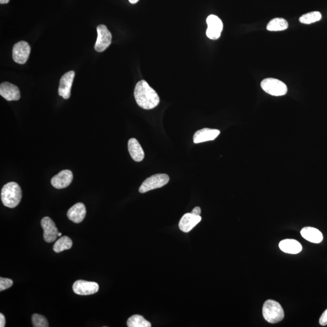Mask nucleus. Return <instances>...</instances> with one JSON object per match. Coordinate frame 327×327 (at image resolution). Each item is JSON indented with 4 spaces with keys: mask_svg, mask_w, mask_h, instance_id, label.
I'll return each mask as SVG.
<instances>
[{
    "mask_svg": "<svg viewBox=\"0 0 327 327\" xmlns=\"http://www.w3.org/2000/svg\"><path fill=\"white\" fill-rule=\"evenodd\" d=\"M134 96L139 107L146 110L156 108L160 101L158 93L145 80H141L136 84Z\"/></svg>",
    "mask_w": 327,
    "mask_h": 327,
    "instance_id": "obj_1",
    "label": "nucleus"
},
{
    "mask_svg": "<svg viewBox=\"0 0 327 327\" xmlns=\"http://www.w3.org/2000/svg\"><path fill=\"white\" fill-rule=\"evenodd\" d=\"M22 197L21 187L16 182H9L2 187L1 199L5 206L11 209L16 207L21 201Z\"/></svg>",
    "mask_w": 327,
    "mask_h": 327,
    "instance_id": "obj_2",
    "label": "nucleus"
},
{
    "mask_svg": "<svg viewBox=\"0 0 327 327\" xmlns=\"http://www.w3.org/2000/svg\"><path fill=\"white\" fill-rule=\"evenodd\" d=\"M262 314L265 320L271 324L280 323L284 318V311L281 304L270 300L263 304Z\"/></svg>",
    "mask_w": 327,
    "mask_h": 327,
    "instance_id": "obj_3",
    "label": "nucleus"
},
{
    "mask_svg": "<svg viewBox=\"0 0 327 327\" xmlns=\"http://www.w3.org/2000/svg\"><path fill=\"white\" fill-rule=\"evenodd\" d=\"M261 86L263 91L272 96H283L287 93L285 84L275 78H266L261 82Z\"/></svg>",
    "mask_w": 327,
    "mask_h": 327,
    "instance_id": "obj_4",
    "label": "nucleus"
},
{
    "mask_svg": "<svg viewBox=\"0 0 327 327\" xmlns=\"http://www.w3.org/2000/svg\"><path fill=\"white\" fill-rule=\"evenodd\" d=\"M170 178L166 174H156L147 178L139 187V192L144 194L152 190L161 188L168 183Z\"/></svg>",
    "mask_w": 327,
    "mask_h": 327,
    "instance_id": "obj_5",
    "label": "nucleus"
},
{
    "mask_svg": "<svg viewBox=\"0 0 327 327\" xmlns=\"http://www.w3.org/2000/svg\"><path fill=\"white\" fill-rule=\"evenodd\" d=\"M30 50L31 48L26 42L21 41L16 43L12 50V57L14 62L20 65L25 64L29 58Z\"/></svg>",
    "mask_w": 327,
    "mask_h": 327,
    "instance_id": "obj_6",
    "label": "nucleus"
},
{
    "mask_svg": "<svg viewBox=\"0 0 327 327\" xmlns=\"http://www.w3.org/2000/svg\"><path fill=\"white\" fill-rule=\"evenodd\" d=\"M98 37L95 44V49L98 52H102L108 49L111 42V34L105 25L97 27Z\"/></svg>",
    "mask_w": 327,
    "mask_h": 327,
    "instance_id": "obj_7",
    "label": "nucleus"
},
{
    "mask_svg": "<svg viewBox=\"0 0 327 327\" xmlns=\"http://www.w3.org/2000/svg\"><path fill=\"white\" fill-rule=\"evenodd\" d=\"M207 29L206 35L209 39L217 40L219 39L223 29V23L221 20L217 15H210L207 17Z\"/></svg>",
    "mask_w": 327,
    "mask_h": 327,
    "instance_id": "obj_8",
    "label": "nucleus"
},
{
    "mask_svg": "<svg viewBox=\"0 0 327 327\" xmlns=\"http://www.w3.org/2000/svg\"><path fill=\"white\" fill-rule=\"evenodd\" d=\"M99 290L98 283L83 280L75 281L73 285V290L78 295L87 296L97 293Z\"/></svg>",
    "mask_w": 327,
    "mask_h": 327,
    "instance_id": "obj_9",
    "label": "nucleus"
},
{
    "mask_svg": "<svg viewBox=\"0 0 327 327\" xmlns=\"http://www.w3.org/2000/svg\"><path fill=\"white\" fill-rule=\"evenodd\" d=\"M41 225L44 230L43 237H44L45 241L48 243L55 241L58 237L59 232H58L54 222L49 217H46L43 218Z\"/></svg>",
    "mask_w": 327,
    "mask_h": 327,
    "instance_id": "obj_10",
    "label": "nucleus"
},
{
    "mask_svg": "<svg viewBox=\"0 0 327 327\" xmlns=\"http://www.w3.org/2000/svg\"><path fill=\"white\" fill-rule=\"evenodd\" d=\"M75 75L74 71H70V72L65 73L61 78L59 88H58V93L65 100H67L70 97L71 88H72Z\"/></svg>",
    "mask_w": 327,
    "mask_h": 327,
    "instance_id": "obj_11",
    "label": "nucleus"
},
{
    "mask_svg": "<svg viewBox=\"0 0 327 327\" xmlns=\"http://www.w3.org/2000/svg\"><path fill=\"white\" fill-rule=\"evenodd\" d=\"M73 177L72 171L69 170H64L52 177L51 184L56 189H65L72 183Z\"/></svg>",
    "mask_w": 327,
    "mask_h": 327,
    "instance_id": "obj_12",
    "label": "nucleus"
},
{
    "mask_svg": "<svg viewBox=\"0 0 327 327\" xmlns=\"http://www.w3.org/2000/svg\"><path fill=\"white\" fill-rule=\"evenodd\" d=\"M0 95L7 101L19 100L21 95L17 86L8 82H4L0 85Z\"/></svg>",
    "mask_w": 327,
    "mask_h": 327,
    "instance_id": "obj_13",
    "label": "nucleus"
},
{
    "mask_svg": "<svg viewBox=\"0 0 327 327\" xmlns=\"http://www.w3.org/2000/svg\"><path fill=\"white\" fill-rule=\"evenodd\" d=\"M202 218L192 214V213L185 214L180 220L179 227L182 232L188 233L191 232L198 223L201 221Z\"/></svg>",
    "mask_w": 327,
    "mask_h": 327,
    "instance_id": "obj_14",
    "label": "nucleus"
},
{
    "mask_svg": "<svg viewBox=\"0 0 327 327\" xmlns=\"http://www.w3.org/2000/svg\"><path fill=\"white\" fill-rule=\"evenodd\" d=\"M220 134V131L217 129L204 128L197 131L194 136V142L195 144L204 143V142L214 141Z\"/></svg>",
    "mask_w": 327,
    "mask_h": 327,
    "instance_id": "obj_15",
    "label": "nucleus"
},
{
    "mask_svg": "<svg viewBox=\"0 0 327 327\" xmlns=\"http://www.w3.org/2000/svg\"><path fill=\"white\" fill-rule=\"evenodd\" d=\"M67 217L72 222L77 223L82 222L85 219L86 215V209L85 204L82 202L73 205L68 210Z\"/></svg>",
    "mask_w": 327,
    "mask_h": 327,
    "instance_id": "obj_16",
    "label": "nucleus"
},
{
    "mask_svg": "<svg viewBox=\"0 0 327 327\" xmlns=\"http://www.w3.org/2000/svg\"><path fill=\"white\" fill-rule=\"evenodd\" d=\"M128 150L131 158L136 162L143 160L144 152L143 148L135 138H131L128 142Z\"/></svg>",
    "mask_w": 327,
    "mask_h": 327,
    "instance_id": "obj_17",
    "label": "nucleus"
},
{
    "mask_svg": "<svg viewBox=\"0 0 327 327\" xmlns=\"http://www.w3.org/2000/svg\"><path fill=\"white\" fill-rule=\"evenodd\" d=\"M301 234L308 241L318 244L323 241V235L319 230L314 227H306L301 230Z\"/></svg>",
    "mask_w": 327,
    "mask_h": 327,
    "instance_id": "obj_18",
    "label": "nucleus"
},
{
    "mask_svg": "<svg viewBox=\"0 0 327 327\" xmlns=\"http://www.w3.org/2000/svg\"><path fill=\"white\" fill-rule=\"evenodd\" d=\"M279 247L283 252L290 254H298L303 249L300 243L295 240H283L280 242Z\"/></svg>",
    "mask_w": 327,
    "mask_h": 327,
    "instance_id": "obj_19",
    "label": "nucleus"
},
{
    "mask_svg": "<svg viewBox=\"0 0 327 327\" xmlns=\"http://www.w3.org/2000/svg\"><path fill=\"white\" fill-rule=\"evenodd\" d=\"M288 22L281 18H276L268 22L267 29L269 31H282L287 29Z\"/></svg>",
    "mask_w": 327,
    "mask_h": 327,
    "instance_id": "obj_20",
    "label": "nucleus"
},
{
    "mask_svg": "<svg viewBox=\"0 0 327 327\" xmlns=\"http://www.w3.org/2000/svg\"><path fill=\"white\" fill-rule=\"evenodd\" d=\"M72 240L68 237H62L55 243L53 249L56 253H60L63 251L70 249L72 247Z\"/></svg>",
    "mask_w": 327,
    "mask_h": 327,
    "instance_id": "obj_21",
    "label": "nucleus"
},
{
    "mask_svg": "<svg viewBox=\"0 0 327 327\" xmlns=\"http://www.w3.org/2000/svg\"><path fill=\"white\" fill-rule=\"evenodd\" d=\"M127 325L129 327H151V324L143 316L135 314L129 318Z\"/></svg>",
    "mask_w": 327,
    "mask_h": 327,
    "instance_id": "obj_22",
    "label": "nucleus"
},
{
    "mask_svg": "<svg viewBox=\"0 0 327 327\" xmlns=\"http://www.w3.org/2000/svg\"><path fill=\"white\" fill-rule=\"evenodd\" d=\"M321 19L322 15L320 12L314 11L303 15L300 17V21L301 23L310 24L319 21Z\"/></svg>",
    "mask_w": 327,
    "mask_h": 327,
    "instance_id": "obj_23",
    "label": "nucleus"
},
{
    "mask_svg": "<svg viewBox=\"0 0 327 327\" xmlns=\"http://www.w3.org/2000/svg\"><path fill=\"white\" fill-rule=\"evenodd\" d=\"M33 326L34 327H48L49 323L45 317L39 314H34L32 317Z\"/></svg>",
    "mask_w": 327,
    "mask_h": 327,
    "instance_id": "obj_24",
    "label": "nucleus"
},
{
    "mask_svg": "<svg viewBox=\"0 0 327 327\" xmlns=\"http://www.w3.org/2000/svg\"><path fill=\"white\" fill-rule=\"evenodd\" d=\"M13 281L11 279L0 278V291H4L13 285Z\"/></svg>",
    "mask_w": 327,
    "mask_h": 327,
    "instance_id": "obj_25",
    "label": "nucleus"
},
{
    "mask_svg": "<svg viewBox=\"0 0 327 327\" xmlns=\"http://www.w3.org/2000/svg\"><path fill=\"white\" fill-rule=\"evenodd\" d=\"M319 324L322 326H327V309L322 314L320 319H319Z\"/></svg>",
    "mask_w": 327,
    "mask_h": 327,
    "instance_id": "obj_26",
    "label": "nucleus"
},
{
    "mask_svg": "<svg viewBox=\"0 0 327 327\" xmlns=\"http://www.w3.org/2000/svg\"><path fill=\"white\" fill-rule=\"evenodd\" d=\"M191 213L192 214L197 215V216H200V215H201V210L200 209V207H195L194 209H193Z\"/></svg>",
    "mask_w": 327,
    "mask_h": 327,
    "instance_id": "obj_27",
    "label": "nucleus"
},
{
    "mask_svg": "<svg viewBox=\"0 0 327 327\" xmlns=\"http://www.w3.org/2000/svg\"><path fill=\"white\" fill-rule=\"evenodd\" d=\"M6 325V319L2 313L0 314V327H4Z\"/></svg>",
    "mask_w": 327,
    "mask_h": 327,
    "instance_id": "obj_28",
    "label": "nucleus"
},
{
    "mask_svg": "<svg viewBox=\"0 0 327 327\" xmlns=\"http://www.w3.org/2000/svg\"><path fill=\"white\" fill-rule=\"evenodd\" d=\"M9 2V0H0V3L1 4H7Z\"/></svg>",
    "mask_w": 327,
    "mask_h": 327,
    "instance_id": "obj_29",
    "label": "nucleus"
},
{
    "mask_svg": "<svg viewBox=\"0 0 327 327\" xmlns=\"http://www.w3.org/2000/svg\"><path fill=\"white\" fill-rule=\"evenodd\" d=\"M129 1L131 4H136L137 2H138L139 0H129Z\"/></svg>",
    "mask_w": 327,
    "mask_h": 327,
    "instance_id": "obj_30",
    "label": "nucleus"
},
{
    "mask_svg": "<svg viewBox=\"0 0 327 327\" xmlns=\"http://www.w3.org/2000/svg\"><path fill=\"white\" fill-rule=\"evenodd\" d=\"M62 233H58V237H62Z\"/></svg>",
    "mask_w": 327,
    "mask_h": 327,
    "instance_id": "obj_31",
    "label": "nucleus"
}]
</instances>
